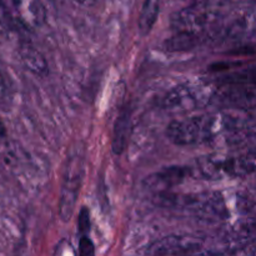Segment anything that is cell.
<instances>
[{
  "label": "cell",
  "mask_w": 256,
  "mask_h": 256,
  "mask_svg": "<svg viewBox=\"0 0 256 256\" xmlns=\"http://www.w3.org/2000/svg\"><path fill=\"white\" fill-rule=\"evenodd\" d=\"M235 126V120L226 114L192 115L172 120L166 128V136L178 146L208 144Z\"/></svg>",
  "instance_id": "obj_1"
},
{
  "label": "cell",
  "mask_w": 256,
  "mask_h": 256,
  "mask_svg": "<svg viewBox=\"0 0 256 256\" xmlns=\"http://www.w3.org/2000/svg\"><path fill=\"white\" fill-rule=\"evenodd\" d=\"M196 172L208 180L256 174V148L239 154L208 155L198 162Z\"/></svg>",
  "instance_id": "obj_2"
},
{
  "label": "cell",
  "mask_w": 256,
  "mask_h": 256,
  "mask_svg": "<svg viewBox=\"0 0 256 256\" xmlns=\"http://www.w3.org/2000/svg\"><path fill=\"white\" fill-rule=\"evenodd\" d=\"M218 88L206 80H190L164 95L162 108L172 112H188L212 104Z\"/></svg>",
  "instance_id": "obj_3"
},
{
  "label": "cell",
  "mask_w": 256,
  "mask_h": 256,
  "mask_svg": "<svg viewBox=\"0 0 256 256\" xmlns=\"http://www.w3.org/2000/svg\"><path fill=\"white\" fill-rule=\"evenodd\" d=\"M85 152L82 146H75L68 155L65 164L64 180L59 200V215L64 222L72 218L76 206L78 195L84 179Z\"/></svg>",
  "instance_id": "obj_4"
},
{
  "label": "cell",
  "mask_w": 256,
  "mask_h": 256,
  "mask_svg": "<svg viewBox=\"0 0 256 256\" xmlns=\"http://www.w3.org/2000/svg\"><path fill=\"white\" fill-rule=\"evenodd\" d=\"M220 12L208 0H196L189 6L175 12L172 25L176 32H205L212 25L219 22Z\"/></svg>",
  "instance_id": "obj_5"
},
{
  "label": "cell",
  "mask_w": 256,
  "mask_h": 256,
  "mask_svg": "<svg viewBox=\"0 0 256 256\" xmlns=\"http://www.w3.org/2000/svg\"><path fill=\"white\" fill-rule=\"evenodd\" d=\"M212 104L230 109L256 106V82L222 84L218 88Z\"/></svg>",
  "instance_id": "obj_6"
},
{
  "label": "cell",
  "mask_w": 256,
  "mask_h": 256,
  "mask_svg": "<svg viewBox=\"0 0 256 256\" xmlns=\"http://www.w3.org/2000/svg\"><path fill=\"white\" fill-rule=\"evenodd\" d=\"M204 240L194 235H169L156 240L145 250L148 255H185L196 254L202 248Z\"/></svg>",
  "instance_id": "obj_7"
},
{
  "label": "cell",
  "mask_w": 256,
  "mask_h": 256,
  "mask_svg": "<svg viewBox=\"0 0 256 256\" xmlns=\"http://www.w3.org/2000/svg\"><path fill=\"white\" fill-rule=\"evenodd\" d=\"M0 4L26 28H39L46 20V9L40 0H4Z\"/></svg>",
  "instance_id": "obj_8"
},
{
  "label": "cell",
  "mask_w": 256,
  "mask_h": 256,
  "mask_svg": "<svg viewBox=\"0 0 256 256\" xmlns=\"http://www.w3.org/2000/svg\"><path fill=\"white\" fill-rule=\"evenodd\" d=\"M192 170L185 166H169L149 175L144 180V185L148 189L156 192H166L176 185L182 184L189 175L192 174Z\"/></svg>",
  "instance_id": "obj_9"
},
{
  "label": "cell",
  "mask_w": 256,
  "mask_h": 256,
  "mask_svg": "<svg viewBox=\"0 0 256 256\" xmlns=\"http://www.w3.org/2000/svg\"><path fill=\"white\" fill-rule=\"evenodd\" d=\"M132 134V112L125 110L116 118L112 132V150L115 155H122L128 146V142Z\"/></svg>",
  "instance_id": "obj_10"
},
{
  "label": "cell",
  "mask_w": 256,
  "mask_h": 256,
  "mask_svg": "<svg viewBox=\"0 0 256 256\" xmlns=\"http://www.w3.org/2000/svg\"><path fill=\"white\" fill-rule=\"evenodd\" d=\"M20 59L29 72L38 76H45L49 72V65L44 55L32 45H22L19 49Z\"/></svg>",
  "instance_id": "obj_11"
},
{
  "label": "cell",
  "mask_w": 256,
  "mask_h": 256,
  "mask_svg": "<svg viewBox=\"0 0 256 256\" xmlns=\"http://www.w3.org/2000/svg\"><path fill=\"white\" fill-rule=\"evenodd\" d=\"M160 12V0H145L138 19V30L142 36H146L154 28Z\"/></svg>",
  "instance_id": "obj_12"
},
{
  "label": "cell",
  "mask_w": 256,
  "mask_h": 256,
  "mask_svg": "<svg viewBox=\"0 0 256 256\" xmlns=\"http://www.w3.org/2000/svg\"><path fill=\"white\" fill-rule=\"evenodd\" d=\"M205 32H176L172 38L165 42V49L169 52H184L192 49L200 44L202 35Z\"/></svg>",
  "instance_id": "obj_13"
},
{
  "label": "cell",
  "mask_w": 256,
  "mask_h": 256,
  "mask_svg": "<svg viewBox=\"0 0 256 256\" xmlns=\"http://www.w3.org/2000/svg\"><path fill=\"white\" fill-rule=\"evenodd\" d=\"M234 82H256V65L248 68V69L235 72L232 74L226 75L222 78V84H234Z\"/></svg>",
  "instance_id": "obj_14"
},
{
  "label": "cell",
  "mask_w": 256,
  "mask_h": 256,
  "mask_svg": "<svg viewBox=\"0 0 256 256\" xmlns=\"http://www.w3.org/2000/svg\"><path fill=\"white\" fill-rule=\"evenodd\" d=\"M239 242L256 244V222H249L240 228L235 234Z\"/></svg>",
  "instance_id": "obj_15"
},
{
  "label": "cell",
  "mask_w": 256,
  "mask_h": 256,
  "mask_svg": "<svg viewBox=\"0 0 256 256\" xmlns=\"http://www.w3.org/2000/svg\"><path fill=\"white\" fill-rule=\"evenodd\" d=\"M90 212L88 208L82 206L79 212V219H78V230L80 235H88L90 232Z\"/></svg>",
  "instance_id": "obj_16"
},
{
  "label": "cell",
  "mask_w": 256,
  "mask_h": 256,
  "mask_svg": "<svg viewBox=\"0 0 256 256\" xmlns=\"http://www.w3.org/2000/svg\"><path fill=\"white\" fill-rule=\"evenodd\" d=\"M79 254L82 256H92L95 254L94 244L88 235H80Z\"/></svg>",
  "instance_id": "obj_17"
},
{
  "label": "cell",
  "mask_w": 256,
  "mask_h": 256,
  "mask_svg": "<svg viewBox=\"0 0 256 256\" xmlns=\"http://www.w3.org/2000/svg\"><path fill=\"white\" fill-rule=\"evenodd\" d=\"M244 199V202H245V206L246 205H256V186H255V192H254V196L252 198H242Z\"/></svg>",
  "instance_id": "obj_18"
},
{
  "label": "cell",
  "mask_w": 256,
  "mask_h": 256,
  "mask_svg": "<svg viewBox=\"0 0 256 256\" xmlns=\"http://www.w3.org/2000/svg\"><path fill=\"white\" fill-rule=\"evenodd\" d=\"M74 2L80 5H84V6H92V5L95 4L96 0H74Z\"/></svg>",
  "instance_id": "obj_19"
},
{
  "label": "cell",
  "mask_w": 256,
  "mask_h": 256,
  "mask_svg": "<svg viewBox=\"0 0 256 256\" xmlns=\"http://www.w3.org/2000/svg\"><path fill=\"white\" fill-rule=\"evenodd\" d=\"M5 92V82H4V78H2V72H0V98L4 95Z\"/></svg>",
  "instance_id": "obj_20"
},
{
  "label": "cell",
  "mask_w": 256,
  "mask_h": 256,
  "mask_svg": "<svg viewBox=\"0 0 256 256\" xmlns=\"http://www.w3.org/2000/svg\"><path fill=\"white\" fill-rule=\"evenodd\" d=\"M188 2H196V0H188Z\"/></svg>",
  "instance_id": "obj_21"
},
{
  "label": "cell",
  "mask_w": 256,
  "mask_h": 256,
  "mask_svg": "<svg viewBox=\"0 0 256 256\" xmlns=\"http://www.w3.org/2000/svg\"><path fill=\"white\" fill-rule=\"evenodd\" d=\"M255 15H256V9H255Z\"/></svg>",
  "instance_id": "obj_22"
}]
</instances>
